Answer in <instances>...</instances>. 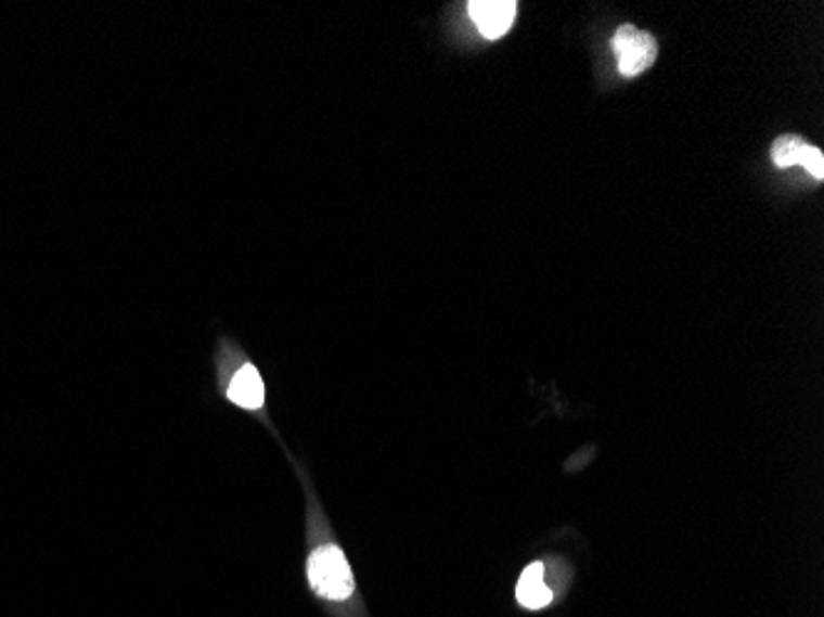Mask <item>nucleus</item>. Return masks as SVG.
Wrapping results in <instances>:
<instances>
[{"label":"nucleus","instance_id":"nucleus-5","mask_svg":"<svg viewBox=\"0 0 824 617\" xmlns=\"http://www.w3.org/2000/svg\"><path fill=\"white\" fill-rule=\"evenodd\" d=\"M516 601L522 603L524 607H528V610H541V607L551 605L553 593L543 580L541 563H531V566H528L522 574V578H518Z\"/></svg>","mask_w":824,"mask_h":617},{"label":"nucleus","instance_id":"nucleus-3","mask_svg":"<svg viewBox=\"0 0 824 617\" xmlns=\"http://www.w3.org/2000/svg\"><path fill=\"white\" fill-rule=\"evenodd\" d=\"M514 0H472L469 17L487 40L504 38L516 21Z\"/></svg>","mask_w":824,"mask_h":617},{"label":"nucleus","instance_id":"nucleus-6","mask_svg":"<svg viewBox=\"0 0 824 617\" xmlns=\"http://www.w3.org/2000/svg\"><path fill=\"white\" fill-rule=\"evenodd\" d=\"M804 146H808V141H802L800 137H793V133H787V137H781L773 144V160L777 168H790V166H800V158L804 154Z\"/></svg>","mask_w":824,"mask_h":617},{"label":"nucleus","instance_id":"nucleus-7","mask_svg":"<svg viewBox=\"0 0 824 617\" xmlns=\"http://www.w3.org/2000/svg\"><path fill=\"white\" fill-rule=\"evenodd\" d=\"M800 166L808 171L810 176L817 178V181H822L824 178V154L817 149V146H804V154L800 158Z\"/></svg>","mask_w":824,"mask_h":617},{"label":"nucleus","instance_id":"nucleus-4","mask_svg":"<svg viewBox=\"0 0 824 617\" xmlns=\"http://www.w3.org/2000/svg\"><path fill=\"white\" fill-rule=\"evenodd\" d=\"M228 398L245 410H259L265 406V383L255 365H242V369L232 375Z\"/></svg>","mask_w":824,"mask_h":617},{"label":"nucleus","instance_id":"nucleus-1","mask_svg":"<svg viewBox=\"0 0 824 617\" xmlns=\"http://www.w3.org/2000/svg\"><path fill=\"white\" fill-rule=\"evenodd\" d=\"M309 583L326 601H348L353 595V574L344 551L334 543L319 545L309 558Z\"/></svg>","mask_w":824,"mask_h":617},{"label":"nucleus","instance_id":"nucleus-2","mask_svg":"<svg viewBox=\"0 0 824 617\" xmlns=\"http://www.w3.org/2000/svg\"><path fill=\"white\" fill-rule=\"evenodd\" d=\"M613 52L617 55V69L625 77H638L657 60V40L632 25L617 28L613 38Z\"/></svg>","mask_w":824,"mask_h":617}]
</instances>
